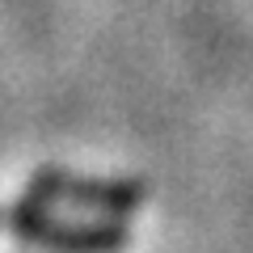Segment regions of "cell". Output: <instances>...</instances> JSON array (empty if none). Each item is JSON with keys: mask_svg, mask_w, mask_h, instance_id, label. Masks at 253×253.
Segmentation results:
<instances>
[{"mask_svg": "<svg viewBox=\"0 0 253 253\" xmlns=\"http://www.w3.org/2000/svg\"><path fill=\"white\" fill-rule=\"evenodd\" d=\"M4 224L21 236V241L38 245V249H51V253H118L131 232L114 219H97V224H68V219L51 215L46 203L26 199L17 207L4 211Z\"/></svg>", "mask_w": 253, "mask_h": 253, "instance_id": "1", "label": "cell"}, {"mask_svg": "<svg viewBox=\"0 0 253 253\" xmlns=\"http://www.w3.org/2000/svg\"><path fill=\"white\" fill-rule=\"evenodd\" d=\"M30 199L89 207L101 215H131L135 207L148 203V181H106V177H81V173H63V169H38L30 177Z\"/></svg>", "mask_w": 253, "mask_h": 253, "instance_id": "2", "label": "cell"}]
</instances>
